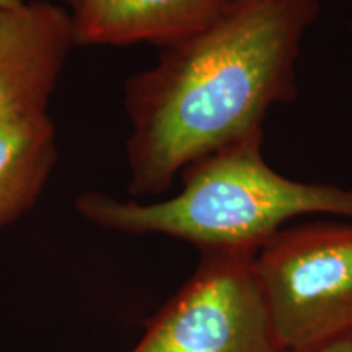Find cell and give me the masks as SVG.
I'll use <instances>...</instances> for the list:
<instances>
[{"label": "cell", "mask_w": 352, "mask_h": 352, "mask_svg": "<svg viewBox=\"0 0 352 352\" xmlns=\"http://www.w3.org/2000/svg\"><path fill=\"white\" fill-rule=\"evenodd\" d=\"M320 0H235L162 50L126 87L129 192L162 195L189 165L263 131L297 95L302 39Z\"/></svg>", "instance_id": "1"}, {"label": "cell", "mask_w": 352, "mask_h": 352, "mask_svg": "<svg viewBox=\"0 0 352 352\" xmlns=\"http://www.w3.org/2000/svg\"><path fill=\"white\" fill-rule=\"evenodd\" d=\"M263 131L189 165L178 195L158 202L87 192L77 212L132 235L158 233L209 248L259 250L289 220L308 214L352 219V188L303 183L277 173L263 155Z\"/></svg>", "instance_id": "2"}, {"label": "cell", "mask_w": 352, "mask_h": 352, "mask_svg": "<svg viewBox=\"0 0 352 352\" xmlns=\"http://www.w3.org/2000/svg\"><path fill=\"white\" fill-rule=\"evenodd\" d=\"M253 271L280 349L352 341V222L280 228L259 246Z\"/></svg>", "instance_id": "3"}, {"label": "cell", "mask_w": 352, "mask_h": 352, "mask_svg": "<svg viewBox=\"0 0 352 352\" xmlns=\"http://www.w3.org/2000/svg\"><path fill=\"white\" fill-rule=\"evenodd\" d=\"M258 250L209 248L129 352H283L253 271Z\"/></svg>", "instance_id": "4"}, {"label": "cell", "mask_w": 352, "mask_h": 352, "mask_svg": "<svg viewBox=\"0 0 352 352\" xmlns=\"http://www.w3.org/2000/svg\"><path fill=\"white\" fill-rule=\"evenodd\" d=\"M74 46L70 13L56 3L0 10V126L47 114Z\"/></svg>", "instance_id": "5"}, {"label": "cell", "mask_w": 352, "mask_h": 352, "mask_svg": "<svg viewBox=\"0 0 352 352\" xmlns=\"http://www.w3.org/2000/svg\"><path fill=\"white\" fill-rule=\"evenodd\" d=\"M235 0H70L76 46H170Z\"/></svg>", "instance_id": "6"}, {"label": "cell", "mask_w": 352, "mask_h": 352, "mask_svg": "<svg viewBox=\"0 0 352 352\" xmlns=\"http://www.w3.org/2000/svg\"><path fill=\"white\" fill-rule=\"evenodd\" d=\"M57 160L50 114L0 126V228L36 204Z\"/></svg>", "instance_id": "7"}, {"label": "cell", "mask_w": 352, "mask_h": 352, "mask_svg": "<svg viewBox=\"0 0 352 352\" xmlns=\"http://www.w3.org/2000/svg\"><path fill=\"white\" fill-rule=\"evenodd\" d=\"M283 352H352V341L333 342V344L314 347V349H305V351H283Z\"/></svg>", "instance_id": "8"}, {"label": "cell", "mask_w": 352, "mask_h": 352, "mask_svg": "<svg viewBox=\"0 0 352 352\" xmlns=\"http://www.w3.org/2000/svg\"><path fill=\"white\" fill-rule=\"evenodd\" d=\"M26 0H0V10L3 8H13V7H19L21 3H25Z\"/></svg>", "instance_id": "9"}, {"label": "cell", "mask_w": 352, "mask_h": 352, "mask_svg": "<svg viewBox=\"0 0 352 352\" xmlns=\"http://www.w3.org/2000/svg\"><path fill=\"white\" fill-rule=\"evenodd\" d=\"M64 2H65V3H67V6H69V3H70V0H64Z\"/></svg>", "instance_id": "10"}, {"label": "cell", "mask_w": 352, "mask_h": 352, "mask_svg": "<svg viewBox=\"0 0 352 352\" xmlns=\"http://www.w3.org/2000/svg\"><path fill=\"white\" fill-rule=\"evenodd\" d=\"M347 2H349V3H351V6H352V0H347Z\"/></svg>", "instance_id": "11"}]
</instances>
